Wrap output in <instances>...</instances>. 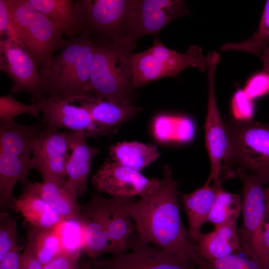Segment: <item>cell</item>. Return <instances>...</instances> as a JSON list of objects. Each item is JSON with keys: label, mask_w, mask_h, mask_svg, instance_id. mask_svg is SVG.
Returning <instances> with one entry per match:
<instances>
[{"label": "cell", "mask_w": 269, "mask_h": 269, "mask_svg": "<svg viewBox=\"0 0 269 269\" xmlns=\"http://www.w3.org/2000/svg\"><path fill=\"white\" fill-rule=\"evenodd\" d=\"M91 37L94 54L88 92L113 103L134 105L131 61L135 47Z\"/></svg>", "instance_id": "obj_3"}, {"label": "cell", "mask_w": 269, "mask_h": 269, "mask_svg": "<svg viewBox=\"0 0 269 269\" xmlns=\"http://www.w3.org/2000/svg\"><path fill=\"white\" fill-rule=\"evenodd\" d=\"M178 187L170 167L166 165L155 189L138 201L118 198L119 203L122 210L134 221L141 239L196 265L199 256L197 245L191 241L181 220Z\"/></svg>", "instance_id": "obj_1"}, {"label": "cell", "mask_w": 269, "mask_h": 269, "mask_svg": "<svg viewBox=\"0 0 269 269\" xmlns=\"http://www.w3.org/2000/svg\"><path fill=\"white\" fill-rule=\"evenodd\" d=\"M128 248L131 252L114 254L109 258L90 259L92 269H197L193 263L150 247L137 233L129 239Z\"/></svg>", "instance_id": "obj_10"}, {"label": "cell", "mask_w": 269, "mask_h": 269, "mask_svg": "<svg viewBox=\"0 0 269 269\" xmlns=\"http://www.w3.org/2000/svg\"><path fill=\"white\" fill-rule=\"evenodd\" d=\"M269 45V0L266 1L259 27L252 36L245 41L224 44L223 51H240L254 54L261 58L263 49Z\"/></svg>", "instance_id": "obj_29"}, {"label": "cell", "mask_w": 269, "mask_h": 269, "mask_svg": "<svg viewBox=\"0 0 269 269\" xmlns=\"http://www.w3.org/2000/svg\"><path fill=\"white\" fill-rule=\"evenodd\" d=\"M245 91H238L233 101V112L236 120L250 121L254 113V105Z\"/></svg>", "instance_id": "obj_33"}, {"label": "cell", "mask_w": 269, "mask_h": 269, "mask_svg": "<svg viewBox=\"0 0 269 269\" xmlns=\"http://www.w3.org/2000/svg\"><path fill=\"white\" fill-rule=\"evenodd\" d=\"M34 197L41 199L55 210L65 221L80 220L81 206L66 180L44 181L24 184L19 198Z\"/></svg>", "instance_id": "obj_18"}, {"label": "cell", "mask_w": 269, "mask_h": 269, "mask_svg": "<svg viewBox=\"0 0 269 269\" xmlns=\"http://www.w3.org/2000/svg\"><path fill=\"white\" fill-rule=\"evenodd\" d=\"M0 36L14 39L9 0H0Z\"/></svg>", "instance_id": "obj_36"}, {"label": "cell", "mask_w": 269, "mask_h": 269, "mask_svg": "<svg viewBox=\"0 0 269 269\" xmlns=\"http://www.w3.org/2000/svg\"><path fill=\"white\" fill-rule=\"evenodd\" d=\"M261 60L263 69L266 71L269 68V46L265 47L262 50Z\"/></svg>", "instance_id": "obj_40"}, {"label": "cell", "mask_w": 269, "mask_h": 269, "mask_svg": "<svg viewBox=\"0 0 269 269\" xmlns=\"http://www.w3.org/2000/svg\"><path fill=\"white\" fill-rule=\"evenodd\" d=\"M197 245L199 256L207 261L242 253L236 224L201 233Z\"/></svg>", "instance_id": "obj_22"}, {"label": "cell", "mask_w": 269, "mask_h": 269, "mask_svg": "<svg viewBox=\"0 0 269 269\" xmlns=\"http://www.w3.org/2000/svg\"><path fill=\"white\" fill-rule=\"evenodd\" d=\"M42 113L46 127L64 128L85 134L87 137L98 136L89 112L83 107L70 105L68 101L53 97L36 103Z\"/></svg>", "instance_id": "obj_16"}, {"label": "cell", "mask_w": 269, "mask_h": 269, "mask_svg": "<svg viewBox=\"0 0 269 269\" xmlns=\"http://www.w3.org/2000/svg\"><path fill=\"white\" fill-rule=\"evenodd\" d=\"M14 120L0 121V205L12 207L13 188L18 182H28L32 144L40 131Z\"/></svg>", "instance_id": "obj_4"}, {"label": "cell", "mask_w": 269, "mask_h": 269, "mask_svg": "<svg viewBox=\"0 0 269 269\" xmlns=\"http://www.w3.org/2000/svg\"><path fill=\"white\" fill-rule=\"evenodd\" d=\"M241 210V196L229 192L221 187L207 222L212 224L215 228L235 224Z\"/></svg>", "instance_id": "obj_28"}, {"label": "cell", "mask_w": 269, "mask_h": 269, "mask_svg": "<svg viewBox=\"0 0 269 269\" xmlns=\"http://www.w3.org/2000/svg\"><path fill=\"white\" fill-rule=\"evenodd\" d=\"M40 112V109L36 103L23 104L11 94L0 97V121L14 120L15 117L22 114H29L36 118Z\"/></svg>", "instance_id": "obj_31"}, {"label": "cell", "mask_w": 269, "mask_h": 269, "mask_svg": "<svg viewBox=\"0 0 269 269\" xmlns=\"http://www.w3.org/2000/svg\"><path fill=\"white\" fill-rule=\"evenodd\" d=\"M265 72H267L269 73V68L266 71H265Z\"/></svg>", "instance_id": "obj_42"}, {"label": "cell", "mask_w": 269, "mask_h": 269, "mask_svg": "<svg viewBox=\"0 0 269 269\" xmlns=\"http://www.w3.org/2000/svg\"><path fill=\"white\" fill-rule=\"evenodd\" d=\"M189 13L184 0H136L128 41L135 46L138 39L155 35L176 18Z\"/></svg>", "instance_id": "obj_15"}, {"label": "cell", "mask_w": 269, "mask_h": 269, "mask_svg": "<svg viewBox=\"0 0 269 269\" xmlns=\"http://www.w3.org/2000/svg\"><path fill=\"white\" fill-rule=\"evenodd\" d=\"M136 2V0H77L74 1V9L79 23L91 36L131 45L128 38Z\"/></svg>", "instance_id": "obj_9"}, {"label": "cell", "mask_w": 269, "mask_h": 269, "mask_svg": "<svg viewBox=\"0 0 269 269\" xmlns=\"http://www.w3.org/2000/svg\"><path fill=\"white\" fill-rule=\"evenodd\" d=\"M161 179L148 178L141 172L125 167L106 159L93 175L91 183L100 193H106L112 197H140L150 193L160 184Z\"/></svg>", "instance_id": "obj_14"}, {"label": "cell", "mask_w": 269, "mask_h": 269, "mask_svg": "<svg viewBox=\"0 0 269 269\" xmlns=\"http://www.w3.org/2000/svg\"><path fill=\"white\" fill-rule=\"evenodd\" d=\"M106 228L113 255L126 252L129 239L136 230L132 219L121 209L118 198L106 199Z\"/></svg>", "instance_id": "obj_24"}, {"label": "cell", "mask_w": 269, "mask_h": 269, "mask_svg": "<svg viewBox=\"0 0 269 269\" xmlns=\"http://www.w3.org/2000/svg\"><path fill=\"white\" fill-rule=\"evenodd\" d=\"M80 252L63 251L49 263L42 266L43 269H79Z\"/></svg>", "instance_id": "obj_34"}, {"label": "cell", "mask_w": 269, "mask_h": 269, "mask_svg": "<svg viewBox=\"0 0 269 269\" xmlns=\"http://www.w3.org/2000/svg\"><path fill=\"white\" fill-rule=\"evenodd\" d=\"M0 69L12 80L10 94L27 93L31 96L32 103L48 97L32 58L14 39L5 37L0 39Z\"/></svg>", "instance_id": "obj_11"}, {"label": "cell", "mask_w": 269, "mask_h": 269, "mask_svg": "<svg viewBox=\"0 0 269 269\" xmlns=\"http://www.w3.org/2000/svg\"><path fill=\"white\" fill-rule=\"evenodd\" d=\"M69 137L71 153L66 163V181L78 197L88 190L91 163L99 148L88 145L87 137L83 133L70 132Z\"/></svg>", "instance_id": "obj_20"}, {"label": "cell", "mask_w": 269, "mask_h": 269, "mask_svg": "<svg viewBox=\"0 0 269 269\" xmlns=\"http://www.w3.org/2000/svg\"><path fill=\"white\" fill-rule=\"evenodd\" d=\"M21 269H43L31 247L27 243L21 256Z\"/></svg>", "instance_id": "obj_38"}, {"label": "cell", "mask_w": 269, "mask_h": 269, "mask_svg": "<svg viewBox=\"0 0 269 269\" xmlns=\"http://www.w3.org/2000/svg\"><path fill=\"white\" fill-rule=\"evenodd\" d=\"M106 199L94 194L81 206L80 222L85 235V251L90 259L110 253L106 228Z\"/></svg>", "instance_id": "obj_17"}, {"label": "cell", "mask_w": 269, "mask_h": 269, "mask_svg": "<svg viewBox=\"0 0 269 269\" xmlns=\"http://www.w3.org/2000/svg\"><path fill=\"white\" fill-rule=\"evenodd\" d=\"M79 269H92L90 259L79 265Z\"/></svg>", "instance_id": "obj_41"}, {"label": "cell", "mask_w": 269, "mask_h": 269, "mask_svg": "<svg viewBox=\"0 0 269 269\" xmlns=\"http://www.w3.org/2000/svg\"><path fill=\"white\" fill-rule=\"evenodd\" d=\"M16 223L8 213H0V261L18 247L16 243Z\"/></svg>", "instance_id": "obj_32"}, {"label": "cell", "mask_w": 269, "mask_h": 269, "mask_svg": "<svg viewBox=\"0 0 269 269\" xmlns=\"http://www.w3.org/2000/svg\"><path fill=\"white\" fill-rule=\"evenodd\" d=\"M221 185L207 181L193 192L182 195V201L188 221V232L191 241L196 245L201 234L202 225L207 218L216 200Z\"/></svg>", "instance_id": "obj_21"}, {"label": "cell", "mask_w": 269, "mask_h": 269, "mask_svg": "<svg viewBox=\"0 0 269 269\" xmlns=\"http://www.w3.org/2000/svg\"><path fill=\"white\" fill-rule=\"evenodd\" d=\"M109 151L113 161L139 172L161 155L155 145L135 141L118 142L111 145Z\"/></svg>", "instance_id": "obj_25"}, {"label": "cell", "mask_w": 269, "mask_h": 269, "mask_svg": "<svg viewBox=\"0 0 269 269\" xmlns=\"http://www.w3.org/2000/svg\"><path fill=\"white\" fill-rule=\"evenodd\" d=\"M94 46L90 33L84 30L68 40L59 53L40 72L42 86L48 97L70 103L90 95Z\"/></svg>", "instance_id": "obj_2"}, {"label": "cell", "mask_w": 269, "mask_h": 269, "mask_svg": "<svg viewBox=\"0 0 269 269\" xmlns=\"http://www.w3.org/2000/svg\"><path fill=\"white\" fill-rule=\"evenodd\" d=\"M27 244L32 249L38 262L44 266L64 251L58 229H41L30 226Z\"/></svg>", "instance_id": "obj_27"}, {"label": "cell", "mask_w": 269, "mask_h": 269, "mask_svg": "<svg viewBox=\"0 0 269 269\" xmlns=\"http://www.w3.org/2000/svg\"><path fill=\"white\" fill-rule=\"evenodd\" d=\"M131 62L134 88L164 77H174L188 67L202 72L208 67L207 57L199 46L191 45L185 53H180L167 48L156 37L148 49L133 54Z\"/></svg>", "instance_id": "obj_8"}, {"label": "cell", "mask_w": 269, "mask_h": 269, "mask_svg": "<svg viewBox=\"0 0 269 269\" xmlns=\"http://www.w3.org/2000/svg\"><path fill=\"white\" fill-rule=\"evenodd\" d=\"M35 9L49 18L60 34L72 38L85 30L74 12L72 0H27Z\"/></svg>", "instance_id": "obj_23"}, {"label": "cell", "mask_w": 269, "mask_h": 269, "mask_svg": "<svg viewBox=\"0 0 269 269\" xmlns=\"http://www.w3.org/2000/svg\"><path fill=\"white\" fill-rule=\"evenodd\" d=\"M265 199L266 216L264 231V240L269 253V186L265 188Z\"/></svg>", "instance_id": "obj_39"}, {"label": "cell", "mask_w": 269, "mask_h": 269, "mask_svg": "<svg viewBox=\"0 0 269 269\" xmlns=\"http://www.w3.org/2000/svg\"><path fill=\"white\" fill-rule=\"evenodd\" d=\"M236 173L243 184V223L238 230L242 253L269 269V253L264 240L266 220L265 184L256 175L239 166Z\"/></svg>", "instance_id": "obj_7"}, {"label": "cell", "mask_w": 269, "mask_h": 269, "mask_svg": "<svg viewBox=\"0 0 269 269\" xmlns=\"http://www.w3.org/2000/svg\"><path fill=\"white\" fill-rule=\"evenodd\" d=\"M21 256L18 246L0 261V269H21Z\"/></svg>", "instance_id": "obj_37"}, {"label": "cell", "mask_w": 269, "mask_h": 269, "mask_svg": "<svg viewBox=\"0 0 269 269\" xmlns=\"http://www.w3.org/2000/svg\"><path fill=\"white\" fill-rule=\"evenodd\" d=\"M245 91L252 99L269 94V73L264 71L254 76Z\"/></svg>", "instance_id": "obj_35"}, {"label": "cell", "mask_w": 269, "mask_h": 269, "mask_svg": "<svg viewBox=\"0 0 269 269\" xmlns=\"http://www.w3.org/2000/svg\"><path fill=\"white\" fill-rule=\"evenodd\" d=\"M12 207L20 212L31 227L56 229L65 221L51 206L36 197L15 198Z\"/></svg>", "instance_id": "obj_26"}, {"label": "cell", "mask_w": 269, "mask_h": 269, "mask_svg": "<svg viewBox=\"0 0 269 269\" xmlns=\"http://www.w3.org/2000/svg\"><path fill=\"white\" fill-rule=\"evenodd\" d=\"M14 40L32 58L39 72L46 68L57 49L67 40L54 23L27 0H9Z\"/></svg>", "instance_id": "obj_5"}, {"label": "cell", "mask_w": 269, "mask_h": 269, "mask_svg": "<svg viewBox=\"0 0 269 269\" xmlns=\"http://www.w3.org/2000/svg\"><path fill=\"white\" fill-rule=\"evenodd\" d=\"M224 125L228 148L223 167L237 164L269 186V122L234 120Z\"/></svg>", "instance_id": "obj_6"}, {"label": "cell", "mask_w": 269, "mask_h": 269, "mask_svg": "<svg viewBox=\"0 0 269 269\" xmlns=\"http://www.w3.org/2000/svg\"><path fill=\"white\" fill-rule=\"evenodd\" d=\"M208 67V99L205 124V143L210 162V173L207 181L221 185L220 175L228 148V138L224 125L217 104L215 92V75L220 56L216 51L206 56Z\"/></svg>", "instance_id": "obj_12"}, {"label": "cell", "mask_w": 269, "mask_h": 269, "mask_svg": "<svg viewBox=\"0 0 269 269\" xmlns=\"http://www.w3.org/2000/svg\"><path fill=\"white\" fill-rule=\"evenodd\" d=\"M78 101L90 113L98 136L115 134L121 125L141 111L134 105L115 104L90 95Z\"/></svg>", "instance_id": "obj_19"}, {"label": "cell", "mask_w": 269, "mask_h": 269, "mask_svg": "<svg viewBox=\"0 0 269 269\" xmlns=\"http://www.w3.org/2000/svg\"><path fill=\"white\" fill-rule=\"evenodd\" d=\"M70 132L46 127L32 144L30 170H37L44 181L66 180V166L70 154Z\"/></svg>", "instance_id": "obj_13"}, {"label": "cell", "mask_w": 269, "mask_h": 269, "mask_svg": "<svg viewBox=\"0 0 269 269\" xmlns=\"http://www.w3.org/2000/svg\"><path fill=\"white\" fill-rule=\"evenodd\" d=\"M196 265L197 269H265L258 261L238 254L214 261H207L199 256Z\"/></svg>", "instance_id": "obj_30"}]
</instances>
